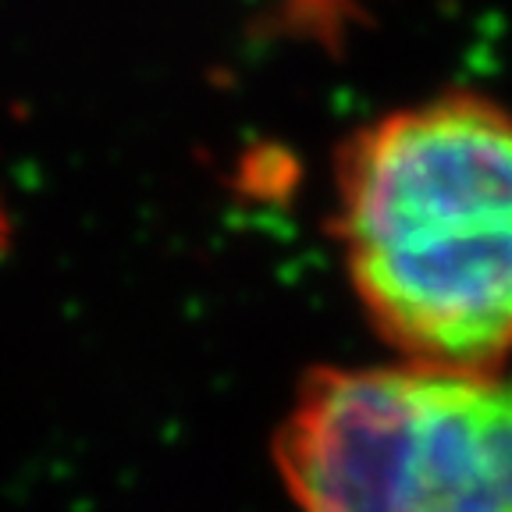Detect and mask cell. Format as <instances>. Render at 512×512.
<instances>
[{"instance_id":"obj_1","label":"cell","mask_w":512,"mask_h":512,"mask_svg":"<svg viewBox=\"0 0 512 512\" xmlns=\"http://www.w3.org/2000/svg\"><path fill=\"white\" fill-rule=\"evenodd\" d=\"M335 235L349 285L395 356L512 363V114L441 93L384 114L338 153Z\"/></svg>"},{"instance_id":"obj_2","label":"cell","mask_w":512,"mask_h":512,"mask_svg":"<svg viewBox=\"0 0 512 512\" xmlns=\"http://www.w3.org/2000/svg\"><path fill=\"white\" fill-rule=\"evenodd\" d=\"M274 466L292 512H512V363L313 367Z\"/></svg>"}]
</instances>
